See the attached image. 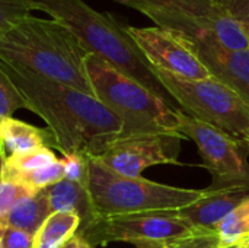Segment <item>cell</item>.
Wrapping results in <instances>:
<instances>
[{
    "label": "cell",
    "mask_w": 249,
    "mask_h": 248,
    "mask_svg": "<svg viewBox=\"0 0 249 248\" xmlns=\"http://www.w3.org/2000/svg\"><path fill=\"white\" fill-rule=\"evenodd\" d=\"M0 73L47 123L63 155L99 156L124 133L123 121L93 95L3 60Z\"/></svg>",
    "instance_id": "1"
},
{
    "label": "cell",
    "mask_w": 249,
    "mask_h": 248,
    "mask_svg": "<svg viewBox=\"0 0 249 248\" xmlns=\"http://www.w3.org/2000/svg\"><path fill=\"white\" fill-rule=\"evenodd\" d=\"M32 10L47 13L66 25L89 54L102 58L115 70L139 82L172 108L181 110L160 83L155 67L128 32V26L111 13H102L83 0H28Z\"/></svg>",
    "instance_id": "2"
},
{
    "label": "cell",
    "mask_w": 249,
    "mask_h": 248,
    "mask_svg": "<svg viewBox=\"0 0 249 248\" xmlns=\"http://www.w3.org/2000/svg\"><path fill=\"white\" fill-rule=\"evenodd\" d=\"M89 53L61 22L28 16L0 39V60L93 95L85 58Z\"/></svg>",
    "instance_id": "3"
},
{
    "label": "cell",
    "mask_w": 249,
    "mask_h": 248,
    "mask_svg": "<svg viewBox=\"0 0 249 248\" xmlns=\"http://www.w3.org/2000/svg\"><path fill=\"white\" fill-rule=\"evenodd\" d=\"M85 69L93 96L124 124L123 136L140 133H178L179 113L147 88L111 67L95 54H88Z\"/></svg>",
    "instance_id": "4"
},
{
    "label": "cell",
    "mask_w": 249,
    "mask_h": 248,
    "mask_svg": "<svg viewBox=\"0 0 249 248\" xmlns=\"http://www.w3.org/2000/svg\"><path fill=\"white\" fill-rule=\"evenodd\" d=\"M88 191L98 218L156 210H181L206 196V190L179 189L120 175L89 156Z\"/></svg>",
    "instance_id": "5"
},
{
    "label": "cell",
    "mask_w": 249,
    "mask_h": 248,
    "mask_svg": "<svg viewBox=\"0 0 249 248\" xmlns=\"http://www.w3.org/2000/svg\"><path fill=\"white\" fill-rule=\"evenodd\" d=\"M140 12L187 41L247 50L248 39L242 25L231 19L214 0H114Z\"/></svg>",
    "instance_id": "6"
},
{
    "label": "cell",
    "mask_w": 249,
    "mask_h": 248,
    "mask_svg": "<svg viewBox=\"0 0 249 248\" xmlns=\"http://www.w3.org/2000/svg\"><path fill=\"white\" fill-rule=\"evenodd\" d=\"M155 70L160 83L184 113L190 111L191 117L249 146V105L235 91L213 76L191 80Z\"/></svg>",
    "instance_id": "7"
},
{
    "label": "cell",
    "mask_w": 249,
    "mask_h": 248,
    "mask_svg": "<svg viewBox=\"0 0 249 248\" xmlns=\"http://www.w3.org/2000/svg\"><path fill=\"white\" fill-rule=\"evenodd\" d=\"M210 231L193 225L178 210H156L99 218L80 235L92 247L117 241L137 248H179Z\"/></svg>",
    "instance_id": "8"
},
{
    "label": "cell",
    "mask_w": 249,
    "mask_h": 248,
    "mask_svg": "<svg viewBox=\"0 0 249 248\" xmlns=\"http://www.w3.org/2000/svg\"><path fill=\"white\" fill-rule=\"evenodd\" d=\"M178 133L197 145L203 158V167L213 177V184L209 187L210 190L249 184L247 159L249 146L184 111L179 113Z\"/></svg>",
    "instance_id": "9"
},
{
    "label": "cell",
    "mask_w": 249,
    "mask_h": 248,
    "mask_svg": "<svg viewBox=\"0 0 249 248\" xmlns=\"http://www.w3.org/2000/svg\"><path fill=\"white\" fill-rule=\"evenodd\" d=\"M184 139L179 133L121 136L102 155L93 158L120 175L139 178L146 168L153 165H182L178 161V155Z\"/></svg>",
    "instance_id": "10"
},
{
    "label": "cell",
    "mask_w": 249,
    "mask_h": 248,
    "mask_svg": "<svg viewBox=\"0 0 249 248\" xmlns=\"http://www.w3.org/2000/svg\"><path fill=\"white\" fill-rule=\"evenodd\" d=\"M128 32L155 69L191 80L212 77L184 38L159 26H128Z\"/></svg>",
    "instance_id": "11"
},
{
    "label": "cell",
    "mask_w": 249,
    "mask_h": 248,
    "mask_svg": "<svg viewBox=\"0 0 249 248\" xmlns=\"http://www.w3.org/2000/svg\"><path fill=\"white\" fill-rule=\"evenodd\" d=\"M187 42L210 75L235 91L249 105V48L229 50L219 45Z\"/></svg>",
    "instance_id": "12"
},
{
    "label": "cell",
    "mask_w": 249,
    "mask_h": 248,
    "mask_svg": "<svg viewBox=\"0 0 249 248\" xmlns=\"http://www.w3.org/2000/svg\"><path fill=\"white\" fill-rule=\"evenodd\" d=\"M249 199V184L220 190L206 189V196L198 202L178 210V213L196 227L216 229V227L239 205Z\"/></svg>",
    "instance_id": "13"
},
{
    "label": "cell",
    "mask_w": 249,
    "mask_h": 248,
    "mask_svg": "<svg viewBox=\"0 0 249 248\" xmlns=\"http://www.w3.org/2000/svg\"><path fill=\"white\" fill-rule=\"evenodd\" d=\"M41 148H55L57 142L50 129H39L16 118L0 120V161Z\"/></svg>",
    "instance_id": "14"
},
{
    "label": "cell",
    "mask_w": 249,
    "mask_h": 248,
    "mask_svg": "<svg viewBox=\"0 0 249 248\" xmlns=\"http://www.w3.org/2000/svg\"><path fill=\"white\" fill-rule=\"evenodd\" d=\"M47 193L51 213H74L80 218V228L77 234L83 232L95 221L99 219L92 205L88 187L80 186L77 183H71L69 180H61L48 187Z\"/></svg>",
    "instance_id": "15"
},
{
    "label": "cell",
    "mask_w": 249,
    "mask_h": 248,
    "mask_svg": "<svg viewBox=\"0 0 249 248\" xmlns=\"http://www.w3.org/2000/svg\"><path fill=\"white\" fill-rule=\"evenodd\" d=\"M50 215L51 212L48 205V193L45 189L18 200L7 213L4 227L22 229L35 237V234Z\"/></svg>",
    "instance_id": "16"
},
{
    "label": "cell",
    "mask_w": 249,
    "mask_h": 248,
    "mask_svg": "<svg viewBox=\"0 0 249 248\" xmlns=\"http://www.w3.org/2000/svg\"><path fill=\"white\" fill-rule=\"evenodd\" d=\"M80 218L74 213H51L34 237V248H60L77 234Z\"/></svg>",
    "instance_id": "17"
},
{
    "label": "cell",
    "mask_w": 249,
    "mask_h": 248,
    "mask_svg": "<svg viewBox=\"0 0 249 248\" xmlns=\"http://www.w3.org/2000/svg\"><path fill=\"white\" fill-rule=\"evenodd\" d=\"M216 231L220 248L239 244L249 234V199L232 210L216 227Z\"/></svg>",
    "instance_id": "18"
},
{
    "label": "cell",
    "mask_w": 249,
    "mask_h": 248,
    "mask_svg": "<svg viewBox=\"0 0 249 248\" xmlns=\"http://www.w3.org/2000/svg\"><path fill=\"white\" fill-rule=\"evenodd\" d=\"M1 174L9 178L10 181H13L15 184L23 187L25 190H28L31 194H35L41 190H45L48 187H51L53 184L64 180V167L61 159H58L57 162L32 171V172H25V174H6L1 171Z\"/></svg>",
    "instance_id": "19"
},
{
    "label": "cell",
    "mask_w": 249,
    "mask_h": 248,
    "mask_svg": "<svg viewBox=\"0 0 249 248\" xmlns=\"http://www.w3.org/2000/svg\"><path fill=\"white\" fill-rule=\"evenodd\" d=\"M57 161L58 158L50 148H41L7 158L1 162V171L6 174H25L45 168Z\"/></svg>",
    "instance_id": "20"
},
{
    "label": "cell",
    "mask_w": 249,
    "mask_h": 248,
    "mask_svg": "<svg viewBox=\"0 0 249 248\" xmlns=\"http://www.w3.org/2000/svg\"><path fill=\"white\" fill-rule=\"evenodd\" d=\"M28 0H0V39L20 20L31 16Z\"/></svg>",
    "instance_id": "21"
},
{
    "label": "cell",
    "mask_w": 249,
    "mask_h": 248,
    "mask_svg": "<svg viewBox=\"0 0 249 248\" xmlns=\"http://www.w3.org/2000/svg\"><path fill=\"white\" fill-rule=\"evenodd\" d=\"M61 162L64 167V180L88 187L89 156L82 153H64Z\"/></svg>",
    "instance_id": "22"
},
{
    "label": "cell",
    "mask_w": 249,
    "mask_h": 248,
    "mask_svg": "<svg viewBox=\"0 0 249 248\" xmlns=\"http://www.w3.org/2000/svg\"><path fill=\"white\" fill-rule=\"evenodd\" d=\"M29 194L31 193L28 190L6 178L0 170V227H4L7 213L15 206V203Z\"/></svg>",
    "instance_id": "23"
},
{
    "label": "cell",
    "mask_w": 249,
    "mask_h": 248,
    "mask_svg": "<svg viewBox=\"0 0 249 248\" xmlns=\"http://www.w3.org/2000/svg\"><path fill=\"white\" fill-rule=\"evenodd\" d=\"M19 108H26L16 88L0 73V120L9 118Z\"/></svg>",
    "instance_id": "24"
},
{
    "label": "cell",
    "mask_w": 249,
    "mask_h": 248,
    "mask_svg": "<svg viewBox=\"0 0 249 248\" xmlns=\"http://www.w3.org/2000/svg\"><path fill=\"white\" fill-rule=\"evenodd\" d=\"M217 6L239 25H249V0H214Z\"/></svg>",
    "instance_id": "25"
},
{
    "label": "cell",
    "mask_w": 249,
    "mask_h": 248,
    "mask_svg": "<svg viewBox=\"0 0 249 248\" xmlns=\"http://www.w3.org/2000/svg\"><path fill=\"white\" fill-rule=\"evenodd\" d=\"M1 247L3 248H34V235L13 228V227H4L3 238H1Z\"/></svg>",
    "instance_id": "26"
},
{
    "label": "cell",
    "mask_w": 249,
    "mask_h": 248,
    "mask_svg": "<svg viewBox=\"0 0 249 248\" xmlns=\"http://www.w3.org/2000/svg\"><path fill=\"white\" fill-rule=\"evenodd\" d=\"M60 248H93L83 235L80 234H74L70 240H67Z\"/></svg>",
    "instance_id": "27"
},
{
    "label": "cell",
    "mask_w": 249,
    "mask_h": 248,
    "mask_svg": "<svg viewBox=\"0 0 249 248\" xmlns=\"http://www.w3.org/2000/svg\"><path fill=\"white\" fill-rule=\"evenodd\" d=\"M239 246H241L242 248H249V234L245 237V238H244V240H242V241H241V243H239Z\"/></svg>",
    "instance_id": "28"
},
{
    "label": "cell",
    "mask_w": 249,
    "mask_h": 248,
    "mask_svg": "<svg viewBox=\"0 0 249 248\" xmlns=\"http://www.w3.org/2000/svg\"><path fill=\"white\" fill-rule=\"evenodd\" d=\"M242 28H244V32H245V35H247V39H248V47H249V25H242Z\"/></svg>",
    "instance_id": "29"
},
{
    "label": "cell",
    "mask_w": 249,
    "mask_h": 248,
    "mask_svg": "<svg viewBox=\"0 0 249 248\" xmlns=\"http://www.w3.org/2000/svg\"><path fill=\"white\" fill-rule=\"evenodd\" d=\"M3 231H4V227H0V248L1 247V238H3Z\"/></svg>",
    "instance_id": "30"
},
{
    "label": "cell",
    "mask_w": 249,
    "mask_h": 248,
    "mask_svg": "<svg viewBox=\"0 0 249 248\" xmlns=\"http://www.w3.org/2000/svg\"><path fill=\"white\" fill-rule=\"evenodd\" d=\"M226 248H242L239 244H236V246H231V247H226Z\"/></svg>",
    "instance_id": "31"
},
{
    "label": "cell",
    "mask_w": 249,
    "mask_h": 248,
    "mask_svg": "<svg viewBox=\"0 0 249 248\" xmlns=\"http://www.w3.org/2000/svg\"><path fill=\"white\" fill-rule=\"evenodd\" d=\"M0 170H1V161H0Z\"/></svg>",
    "instance_id": "32"
}]
</instances>
